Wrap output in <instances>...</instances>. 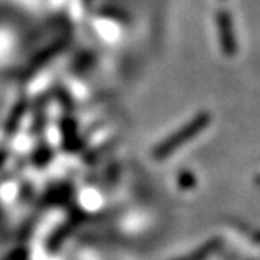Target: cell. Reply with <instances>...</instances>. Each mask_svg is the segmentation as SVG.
Listing matches in <instances>:
<instances>
[{
	"mask_svg": "<svg viewBox=\"0 0 260 260\" xmlns=\"http://www.w3.org/2000/svg\"><path fill=\"white\" fill-rule=\"evenodd\" d=\"M215 21H216L218 31H219V44H221L222 53H224L228 58L235 57V53H237V41H235L232 17H231L229 11L218 10L215 13Z\"/></svg>",
	"mask_w": 260,
	"mask_h": 260,
	"instance_id": "obj_2",
	"label": "cell"
},
{
	"mask_svg": "<svg viewBox=\"0 0 260 260\" xmlns=\"http://www.w3.org/2000/svg\"><path fill=\"white\" fill-rule=\"evenodd\" d=\"M212 122V115L209 111H202L194 119H191L188 124H185L177 132H174L171 137H168L165 141L157 144L152 149V158L154 160H165L170 155H173L179 147L187 144L190 140L198 137L204 128H207L209 124Z\"/></svg>",
	"mask_w": 260,
	"mask_h": 260,
	"instance_id": "obj_1",
	"label": "cell"
}]
</instances>
